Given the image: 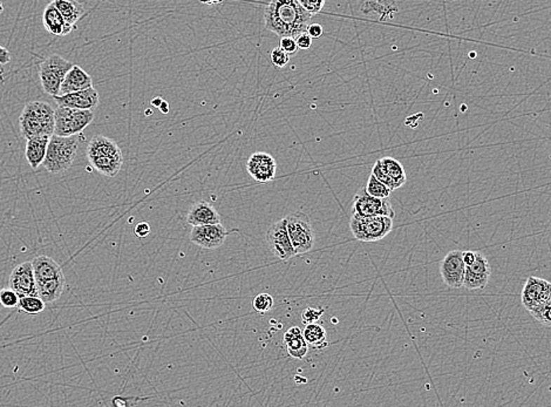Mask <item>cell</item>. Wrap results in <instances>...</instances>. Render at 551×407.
Here are the masks:
<instances>
[{
	"label": "cell",
	"mask_w": 551,
	"mask_h": 407,
	"mask_svg": "<svg viewBox=\"0 0 551 407\" xmlns=\"http://www.w3.org/2000/svg\"><path fill=\"white\" fill-rule=\"evenodd\" d=\"M312 15L304 10L297 0H270L264 11L265 29L278 36L297 38L306 32Z\"/></svg>",
	"instance_id": "obj_1"
},
{
	"label": "cell",
	"mask_w": 551,
	"mask_h": 407,
	"mask_svg": "<svg viewBox=\"0 0 551 407\" xmlns=\"http://www.w3.org/2000/svg\"><path fill=\"white\" fill-rule=\"evenodd\" d=\"M20 132L25 139L54 134L55 111L44 101H31L25 105L19 118Z\"/></svg>",
	"instance_id": "obj_2"
},
{
	"label": "cell",
	"mask_w": 551,
	"mask_h": 407,
	"mask_svg": "<svg viewBox=\"0 0 551 407\" xmlns=\"http://www.w3.org/2000/svg\"><path fill=\"white\" fill-rule=\"evenodd\" d=\"M78 135L51 136L44 167L52 174H60L71 168L78 152Z\"/></svg>",
	"instance_id": "obj_3"
},
{
	"label": "cell",
	"mask_w": 551,
	"mask_h": 407,
	"mask_svg": "<svg viewBox=\"0 0 551 407\" xmlns=\"http://www.w3.org/2000/svg\"><path fill=\"white\" fill-rule=\"evenodd\" d=\"M353 236L361 242H377L393 229V218L388 216H359L353 213L350 220Z\"/></svg>",
	"instance_id": "obj_4"
},
{
	"label": "cell",
	"mask_w": 551,
	"mask_h": 407,
	"mask_svg": "<svg viewBox=\"0 0 551 407\" xmlns=\"http://www.w3.org/2000/svg\"><path fill=\"white\" fill-rule=\"evenodd\" d=\"M71 61L66 60L59 54H52L40 64V84L44 92L50 94L51 97H57L60 94L61 84L68 71L73 67Z\"/></svg>",
	"instance_id": "obj_5"
},
{
	"label": "cell",
	"mask_w": 551,
	"mask_h": 407,
	"mask_svg": "<svg viewBox=\"0 0 551 407\" xmlns=\"http://www.w3.org/2000/svg\"><path fill=\"white\" fill-rule=\"evenodd\" d=\"M288 236L296 254H305L314 246V230L307 215L303 211L291 213L285 218Z\"/></svg>",
	"instance_id": "obj_6"
},
{
	"label": "cell",
	"mask_w": 551,
	"mask_h": 407,
	"mask_svg": "<svg viewBox=\"0 0 551 407\" xmlns=\"http://www.w3.org/2000/svg\"><path fill=\"white\" fill-rule=\"evenodd\" d=\"M94 120V113L88 109L62 107L55 109V128L54 134L61 136L77 135L88 127Z\"/></svg>",
	"instance_id": "obj_7"
},
{
	"label": "cell",
	"mask_w": 551,
	"mask_h": 407,
	"mask_svg": "<svg viewBox=\"0 0 551 407\" xmlns=\"http://www.w3.org/2000/svg\"><path fill=\"white\" fill-rule=\"evenodd\" d=\"M353 213L359 216H388L394 218L395 213L387 199H379L360 189L353 199Z\"/></svg>",
	"instance_id": "obj_8"
},
{
	"label": "cell",
	"mask_w": 551,
	"mask_h": 407,
	"mask_svg": "<svg viewBox=\"0 0 551 407\" xmlns=\"http://www.w3.org/2000/svg\"><path fill=\"white\" fill-rule=\"evenodd\" d=\"M234 232L236 230H228L220 223L196 225L190 232V241L204 249H216L223 246L227 237Z\"/></svg>",
	"instance_id": "obj_9"
},
{
	"label": "cell",
	"mask_w": 551,
	"mask_h": 407,
	"mask_svg": "<svg viewBox=\"0 0 551 407\" xmlns=\"http://www.w3.org/2000/svg\"><path fill=\"white\" fill-rule=\"evenodd\" d=\"M551 298V283L536 276H530L526 279L521 293L523 307L531 312Z\"/></svg>",
	"instance_id": "obj_10"
},
{
	"label": "cell",
	"mask_w": 551,
	"mask_h": 407,
	"mask_svg": "<svg viewBox=\"0 0 551 407\" xmlns=\"http://www.w3.org/2000/svg\"><path fill=\"white\" fill-rule=\"evenodd\" d=\"M267 241L274 256L281 260H290L297 255L288 236L285 218L271 225L267 232Z\"/></svg>",
	"instance_id": "obj_11"
},
{
	"label": "cell",
	"mask_w": 551,
	"mask_h": 407,
	"mask_svg": "<svg viewBox=\"0 0 551 407\" xmlns=\"http://www.w3.org/2000/svg\"><path fill=\"white\" fill-rule=\"evenodd\" d=\"M466 265L463 262V251H453L441 261L440 274L446 286L452 289L463 286Z\"/></svg>",
	"instance_id": "obj_12"
},
{
	"label": "cell",
	"mask_w": 551,
	"mask_h": 407,
	"mask_svg": "<svg viewBox=\"0 0 551 407\" xmlns=\"http://www.w3.org/2000/svg\"><path fill=\"white\" fill-rule=\"evenodd\" d=\"M10 288L22 296H38L36 279L32 262H24L17 265L10 275Z\"/></svg>",
	"instance_id": "obj_13"
},
{
	"label": "cell",
	"mask_w": 551,
	"mask_h": 407,
	"mask_svg": "<svg viewBox=\"0 0 551 407\" xmlns=\"http://www.w3.org/2000/svg\"><path fill=\"white\" fill-rule=\"evenodd\" d=\"M277 164L270 154L258 152L253 153L246 162V171L255 181L260 183L270 182L276 176Z\"/></svg>",
	"instance_id": "obj_14"
},
{
	"label": "cell",
	"mask_w": 551,
	"mask_h": 407,
	"mask_svg": "<svg viewBox=\"0 0 551 407\" xmlns=\"http://www.w3.org/2000/svg\"><path fill=\"white\" fill-rule=\"evenodd\" d=\"M54 101L58 106H62V107L93 111L99 106L100 97L98 91L94 87H89L87 90L78 91L74 93L57 95V97H54Z\"/></svg>",
	"instance_id": "obj_15"
},
{
	"label": "cell",
	"mask_w": 551,
	"mask_h": 407,
	"mask_svg": "<svg viewBox=\"0 0 551 407\" xmlns=\"http://www.w3.org/2000/svg\"><path fill=\"white\" fill-rule=\"evenodd\" d=\"M89 87H93L92 76L82 69L78 65H73V67L68 71L65 76L64 81L61 84L60 94L74 93L78 91L87 90Z\"/></svg>",
	"instance_id": "obj_16"
},
{
	"label": "cell",
	"mask_w": 551,
	"mask_h": 407,
	"mask_svg": "<svg viewBox=\"0 0 551 407\" xmlns=\"http://www.w3.org/2000/svg\"><path fill=\"white\" fill-rule=\"evenodd\" d=\"M43 24L47 32L53 34V36H68L74 29V27L68 25L60 11L58 10L53 3L47 5L44 10Z\"/></svg>",
	"instance_id": "obj_17"
},
{
	"label": "cell",
	"mask_w": 551,
	"mask_h": 407,
	"mask_svg": "<svg viewBox=\"0 0 551 407\" xmlns=\"http://www.w3.org/2000/svg\"><path fill=\"white\" fill-rule=\"evenodd\" d=\"M187 221L192 227L215 225V223H220V216L213 204L206 201H199L189 209Z\"/></svg>",
	"instance_id": "obj_18"
},
{
	"label": "cell",
	"mask_w": 551,
	"mask_h": 407,
	"mask_svg": "<svg viewBox=\"0 0 551 407\" xmlns=\"http://www.w3.org/2000/svg\"><path fill=\"white\" fill-rule=\"evenodd\" d=\"M50 140V135L34 136V138L27 139L25 156L31 168L38 169L39 166L43 165L44 161L46 159L47 148H48Z\"/></svg>",
	"instance_id": "obj_19"
},
{
	"label": "cell",
	"mask_w": 551,
	"mask_h": 407,
	"mask_svg": "<svg viewBox=\"0 0 551 407\" xmlns=\"http://www.w3.org/2000/svg\"><path fill=\"white\" fill-rule=\"evenodd\" d=\"M88 161L91 162V165L93 166V168L96 169L100 174L108 176V178H115L120 172V169H121L122 164H124V156H122L121 150H119V152H115V153L93 157V159Z\"/></svg>",
	"instance_id": "obj_20"
},
{
	"label": "cell",
	"mask_w": 551,
	"mask_h": 407,
	"mask_svg": "<svg viewBox=\"0 0 551 407\" xmlns=\"http://www.w3.org/2000/svg\"><path fill=\"white\" fill-rule=\"evenodd\" d=\"M32 265L36 282L65 277L60 265H58L53 258L45 256V255H40V256L34 258V260L32 261Z\"/></svg>",
	"instance_id": "obj_21"
},
{
	"label": "cell",
	"mask_w": 551,
	"mask_h": 407,
	"mask_svg": "<svg viewBox=\"0 0 551 407\" xmlns=\"http://www.w3.org/2000/svg\"><path fill=\"white\" fill-rule=\"evenodd\" d=\"M284 344L288 354L295 359H304L309 351V344L304 340L303 331L298 326H292L285 333Z\"/></svg>",
	"instance_id": "obj_22"
},
{
	"label": "cell",
	"mask_w": 551,
	"mask_h": 407,
	"mask_svg": "<svg viewBox=\"0 0 551 407\" xmlns=\"http://www.w3.org/2000/svg\"><path fill=\"white\" fill-rule=\"evenodd\" d=\"M52 3L57 6L68 25H71L74 29H77L79 20L86 15L87 12L85 6L77 0H53Z\"/></svg>",
	"instance_id": "obj_23"
},
{
	"label": "cell",
	"mask_w": 551,
	"mask_h": 407,
	"mask_svg": "<svg viewBox=\"0 0 551 407\" xmlns=\"http://www.w3.org/2000/svg\"><path fill=\"white\" fill-rule=\"evenodd\" d=\"M64 288L65 277L36 282L38 296L46 304L53 303L55 300H59L64 293Z\"/></svg>",
	"instance_id": "obj_24"
},
{
	"label": "cell",
	"mask_w": 551,
	"mask_h": 407,
	"mask_svg": "<svg viewBox=\"0 0 551 407\" xmlns=\"http://www.w3.org/2000/svg\"><path fill=\"white\" fill-rule=\"evenodd\" d=\"M304 340L307 342L309 347H312L316 350H321L327 347V333L323 325L318 323L306 324L303 330Z\"/></svg>",
	"instance_id": "obj_25"
},
{
	"label": "cell",
	"mask_w": 551,
	"mask_h": 407,
	"mask_svg": "<svg viewBox=\"0 0 551 407\" xmlns=\"http://www.w3.org/2000/svg\"><path fill=\"white\" fill-rule=\"evenodd\" d=\"M378 161H379L383 171L387 173L392 179H394L401 187L405 185L406 180H407L405 169L398 160H395L393 157H383Z\"/></svg>",
	"instance_id": "obj_26"
},
{
	"label": "cell",
	"mask_w": 551,
	"mask_h": 407,
	"mask_svg": "<svg viewBox=\"0 0 551 407\" xmlns=\"http://www.w3.org/2000/svg\"><path fill=\"white\" fill-rule=\"evenodd\" d=\"M19 310L27 314H39L45 310L46 303L39 296L19 297Z\"/></svg>",
	"instance_id": "obj_27"
},
{
	"label": "cell",
	"mask_w": 551,
	"mask_h": 407,
	"mask_svg": "<svg viewBox=\"0 0 551 407\" xmlns=\"http://www.w3.org/2000/svg\"><path fill=\"white\" fill-rule=\"evenodd\" d=\"M365 189L372 196L379 197V199H387L392 193V190L386 185L379 181L372 173L369 178Z\"/></svg>",
	"instance_id": "obj_28"
},
{
	"label": "cell",
	"mask_w": 551,
	"mask_h": 407,
	"mask_svg": "<svg viewBox=\"0 0 551 407\" xmlns=\"http://www.w3.org/2000/svg\"><path fill=\"white\" fill-rule=\"evenodd\" d=\"M489 279H491V276L477 275V274L466 270L463 286L468 290H482L488 286Z\"/></svg>",
	"instance_id": "obj_29"
},
{
	"label": "cell",
	"mask_w": 551,
	"mask_h": 407,
	"mask_svg": "<svg viewBox=\"0 0 551 407\" xmlns=\"http://www.w3.org/2000/svg\"><path fill=\"white\" fill-rule=\"evenodd\" d=\"M466 270L473 272V274H477V275L491 276V265H489L487 258L484 254L479 253V251H477L475 261L472 265L466 267Z\"/></svg>",
	"instance_id": "obj_30"
},
{
	"label": "cell",
	"mask_w": 551,
	"mask_h": 407,
	"mask_svg": "<svg viewBox=\"0 0 551 407\" xmlns=\"http://www.w3.org/2000/svg\"><path fill=\"white\" fill-rule=\"evenodd\" d=\"M530 314L544 326H551V298L543 305L531 311Z\"/></svg>",
	"instance_id": "obj_31"
},
{
	"label": "cell",
	"mask_w": 551,
	"mask_h": 407,
	"mask_svg": "<svg viewBox=\"0 0 551 407\" xmlns=\"http://www.w3.org/2000/svg\"><path fill=\"white\" fill-rule=\"evenodd\" d=\"M274 298L269 293H260V295H257L255 297V300H253V309L257 311V312H260V314H265L267 311H270L272 307H274Z\"/></svg>",
	"instance_id": "obj_32"
},
{
	"label": "cell",
	"mask_w": 551,
	"mask_h": 407,
	"mask_svg": "<svg viewBox=\"0 0 551 407\" xmlns=\"http://www.w3.org/2000/svg\"><path fill=\"white\" fill-rule=\"evenodd\" d=\"M372 174H373L376 178H377L379 181L386 185V186L390 188V189L393 192V190L398 189L400 188V185H399L394 179H392L391 176L388 175L387 173H385L381 168L380 164H379V161L376 162V165L373 166V168H372Z\"/></svg>",
	"instance_id": "obj_33"
},
{
	"label": "cell",
	"mask_w": 551,
	"mask_h": 407,
	"mask_svg": "<svg viewBox=\"0 0 551 407\" xmlns=\"http://www.w3.org/2000/svg\"><path fill=\"white\" fill-rule=\"evenodd\" d=\"M19 295L12 288L0 290V304L8 309L18 307Z\"/></svg>",
	"instance_id": "obj_34"
},
{
	"label": "cell",
	"mask_w": 551,
	"mask_h": 407,
	"mask_svg": "<svg viewBox=\"0 0 551 407\" xmlns=\"http://www.w3.org/2000/svg\"><path fill=\"white\" fill-rule=\"evenodd\" d=\"M290 55L281 47H276L271 52V62L278 68H283L288 64Z\"/></svg>",
	"instance_id": "obj_35"
},
{
	"label": "cell",
	"mask_w": 551,
	"mask_h": 407,
	"mask_svg": "<svg viewBox=\"0 0 551 407\" xmlns=\"http://www.w3.org/2000/svg\"><path fill=\"white\" fill-rule=\"evenodd\" d=\"M304 10L312 15H318L323 11L325 0H297Z\"/></svg>",
	"instance_id": "obj_36"
},
{
	"label": "cell",
	"mask_w": 551,
	"mask_h": 407,
	"mask_svg": "<svg viewBox=\"0 0 551 407\" xmlns=\"http://www.w3.org/2000/svg\"><path fill=\"white\" fill-rule=\"evenodd\" d=\"M323 314L324 309H321V307H319V309H316V307H306L305 310L302 312L303 323H305V324L316 323V321H319Z\"/></svg>",
	"instance_id": "obj_37"
},
{
	"label": "cell",
	"mask_w": 551,
	"mask_h": 407,
	"mask_svg": "<svg viewBox=\"0 0 551 407\" xmlns=\"http://www.w3.org/2000/svg\"><path fill=\"white\" fill-rule=\"evenodd\" d=\"M279 47L283 48V50L288 54V55H295L297 52H298V46H297V43H296L295 38H291V36H284V38H281V44H279Z\"/></svg>",
	"instance_id": "obj_38"
},
{
	"label": "cell",
	"mask_w": 551,
	"mask_h": 407,
	"mask_svg": "<svg viewBox=\"0 0 551 407\" xmlns=\"http://www.w3.org/2000/svg\"><path fill=\"white\" fill-rule=\"evenodd\" d=\"M312 36H310L309 33L304 32L296 38V43L300 50H309L312 45Z\"/></svg>",
	"instance_id": "obj_39"
},
{
	"label": "cell",
	"mask_w": 551,
	"mask_h": 407,
	"mask_svg": "<svg viewBox=\"0 0 551 407\" xmlns=\"http://www.w3.org/2000/svg\"><path fill=\"white\" fill-rule=\"evenodd\" d=\"M150 234V225L147 222H140L135 227V235L139 239H145Z\"/></svg>",
	"instance_id": "obj_40"
},
{
	"label": "cell",
	"mask_w": 551,
	"mask_h": 407,
	"mask_svg": "<svg viewBox=\"0 0 551 407\" xmlns=\"http://www.w3.org/2000/svg\"><path fill=\"white\" fill-rule=\"evenodd\" d=\"M306 32L309 33L310 36H312L313 39H317V38H319V36H323V27L319 25V24H311L307 27V31Z\"/></svg>",
	"instance_id": "obj_41"
},
{
	"label": "cell",
	"mask_w": 551,
	"mask_h": 407,
	"mask_svg": "<svg viewBox=\"0 0 551 407\" xmlns=\"http://www.w3.org/2000/svg\"><path fill=\"white\" fill-rule=\"evenodd\" d=\"M463 262H465V265L468 267V265H472L474 261H475V258H477V251H463Z\"/></svg>",
	"instance_id": "obj_42"
},
{
	"label": "cell",
	"mask_w": 551,
	"mask_h": 407,
	"mask_svg": "<svg viewBox=\"0 0 551 407\" xmlns=\"http://www.w3.org/2000/svg\"><path fill=\"white\" fill-rule=\"evenodd\" d=\"M11 61V53L8 48L0 46V64L6 65Z\"/></svg>",
	"instance_id": "obj_43"
},
{
	"label": "cell",
	"mask_w": 551,
	"mask_h": 407,
	"mask_svg": "<svg viewBox=\"0 0 551 407\" xmlns=\"http://www.w3.org/2000/svg\"><path fill=\"white\" fill-rule=\"evenodd\" d=\"M159 109L164 114H167L168 112H169V105H168L167 101H162V104L160 105Z\"/></svg>",
	"instance_id": "obj_44"
},
{
	"label": "cell",
	"mask_w": 551,
	"mask_h": 407,
	"mask_svg": "<svg viewBox=\"0 0 551 407\" xmlns=\"http://www.w3.org/2000/svg\"><path fill=\"white\" fill-rule=\"evenodd\" d=\"M162 99L161 98H154L153 100H152V105H153L154 107H160V105L162 104Z\"/></svg>",
	"instance_id": "obj_45"
},
{
	"label": "cell",
	"mask_w": 551,
	"mask_h": 407,
	"mask_svg": "<svg viewBox=\"0 0 551 407\" xmlns=\"http://www.w3.org/2000/svg\"><path fill=\"white\" fill-rule=\"evenodd\" d=\"M4 12V6L1 4V1H0V15Z\"/></svg>",
	"instance_id": "obj_46"
},
{
	"label": "cell",
	"mask_w": 551,
	"mask_h": 407,
	"mask_svg": "<svg viewBox=\"0 0 551 407\" xmlns=\"http://www.w3.org/2000/svg\"><path fill=\"white\" fill-rule=\"evenodd\" d=\"M0 73H1V71H0Z\"/></svg>",
	"instance_id": "obj_47"
}]
</instances>
